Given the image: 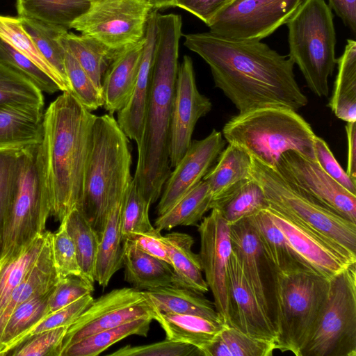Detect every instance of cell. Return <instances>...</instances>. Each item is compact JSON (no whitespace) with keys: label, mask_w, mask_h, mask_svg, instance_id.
<instances>
[{"label":"cell","mask_w":356,"mask_h":356,"mask_svg":"<svg viewBox=\"0 0 356 356\" xmlns=\"http://www.w3.org/2000/svg\"><path fill=\"white\" fill-rule=\"evenodd\" d=\"M329 7L334 10L343 24L353 32H356V0H328Z\"/></svg>","instance_id":"obj_56"},{"label":"cell","mask_w":356,"mask_h":356,"mask_svg":"<svg viewBox=\"0 0 356 356\" xmlns=\"http://www.w3.org/2000/svg\"><path fill=\"white\" fill-rule=\"evenodd\" d=\"M300 356H356V263L330 280L325 303Z\"/></svg>","instance_id":"obj_10"},{"label":"cell","mask_w":356,"mask_h":356,"mask_svg":"<svg viewBox=\"0 0 356 356\" xmlns=\"http://www.w3.org/2000/svg\"><path fill=\"white\" fill-rule=\"evenodd\" d=\"M174 274L175 286L204 294L209 286L202 275L199 254L194 253L193 238L189 234L172 232L163 236Z\"/></svg>","instance_id":"obj_27"},{"label":"cell","mask_w":356,"mask_h":356,"mask_svg":"<svg viewBox=\"0 0 356 356\" xmlns=\"http://www.w3.org/2000/svg\"><path fill=\"white\" fill-rule=\"evenodd\" d=\"M275 350V342L254 338L225 324L204 356H270Z\"/></svg>","instance_id":"obj_40"},{"label":"cell","mask_w":356,"mask_h":356,"mask_svg":"<svg viewBox=\"0 0 356 356\" xmlns=\"http://www.w3.org/2000/svg\"><path fill=\"white\" fill-rule=\"evenodd\" d=\"M144 38L118 55L109 64L102 81L104 108L113 115L129 102L138 76Z\"/></svg>","instance_id":"obj_22"},{"label":"cell","mask_w":356,"mask_h":356,"mask_svg":"<svg viewBox=\"0 0 356 356\" xmlns=\"http://www.w3.org/2000/svg\"><path fill=\"white\" fill-rule=\"evenodd\" d=\"M49 232L45 230L24 246L16 257L0 265V311L36 262Z\"/></svg>","instance_id":"obj_41"},{"label":"cell","mask_w":356,"mask_h":356,"mask_svg":"<svg viewBox=\"0 0 356 356\" xmlns=\"http://www.w3.org/2000/svg\"><path fill=\"white\" fill-rule=\"evenodd\" d=\"M233 0H175L174 7L181 8L199 19L207 25L227 5Z\"/></svg>","instance_id":"obj_55"},{"label":"cell","mask_w":356,"mask_h":356,"mask_svg":"<svg viewBox=\"0 0 356 356\" xmlns=\"http://www.w3.org/2000/svg\"><path fill=\"white\" fill-rule=\"evenodd\" d=\"M248 218L255 229L266 256L277 273L286 274L312 270L293 251L284 234L273 221L267 209Z\"/></svg>","instance_id":"obj_29"},{"label":"cell","mask_w":356,"mask_h":356,"mask_svg":"<svg viewBox=\"0 0 356 356\" xmlns=\"http://www.w3.org/2000/svg\"><path fill=\"white\" fill-rule=\"evenodd\" d=\"M199 257L213 304L223 322L229 325L228 263L232 252L230 226L219 211L211 209L198 225Z\"/></svg>","instance_id":"obj_15"},{"label":"cell","mask_w":356,"mask_h":356,"mask_svg":"<svg viewBox=\"0 0 356 356\" xmlns=\"http://www.w3.org/2000/svg\"><path fill=\"white\" fill-rule=\"evenodd\" d=\"M212 108L210 99L201 94L196 85L193 60L184 56L178 67L172 104L170 165L175 168L192 142V135L198 120Z\"/></svg>","instance_id":"obj_17"},{"label":"cell","mask_w":356,"mask_h":356,"mask_svg":"<svg viewBox=\"0 0 356 356\" xmlns=\"http://www.w3.org/2000/svg\"><path fill=\"white\" fill-rule=\"evenodd\" d=\"M229 226L232 249L239 259L251 290L277 333V270L266 256L248 218Z\"/></svg>","instance_id":"obj_14"},{"label":"cell","mask_w":356,"mask_h":356,"mask_svg":"<svg viewBox=\"0 0 356 356\" xmlns=\"http://www.w3.org/2000/svg\"><path fill=\"white\" fill-rule=\"evenodd\" d=\"M93 300L94 298L92 294H88L60 309L49 314L31 330L22 340L40 332L58 327L71 325L90 305Z\"/></svg>","instance_id":"obj_52"},{"label":"cell","mask_w":356,"mask_h":356,"mask_svg":"<svg viewBox=\"0 0 356 356\" xmlns=\"http://www.w3.org/2000/svg\"><path fill=\"white\" fill-rule=\"evenodd\" d=\"M21 149H0V250L16 191Z\"/></svg>","instance_id":"obj_44"},{"label":"cell","mask_w":356,"mask_h":356,"mask_svg":"<svg viewBox=\"0 0 356 356\" xmlns=\"http://www.w3.org/2000/svg\"><path fill=\"white\" fill-rule=\"evenodd\" d=\"M51 238V232L49 231L36 262L11 293L0 311V338L8 318L19 305L32 298L49 292L60 280L54 261Z\"/></svg>","instance_id":"obj_23"},{"label":"cell","mask_w":356,"mask_h":356,"mask_svg":"<svg viewBox=\"0 0 356 356\" xmlns=\"http://www.w3.org/2000/svg\"><path fill=\"white\" fill-rule=\"evenodd\" d=\"M131 165L129 138L117 120L110 114L96 115L76 209L99 238L110 206L124 197L133 180Z\"/></svg>","instance_id":"obj_4"},{"label":"cell","mask_w":356,"mask_h":356,"mask_svg":"<svg viewBox=\"0 0 356 356\" xmlns=\"http://www.w3.org/2000/svg\"><path fill=\"white\" fill-rule=\"evenodd\" d=\"M110 356H204L195 346L165 338L163 341L140 346L127 345Z\"/></svg>","instance_id":"obj_50"},{"label":"cell","mask_w":356,"mask_h":356,"mask_svg":"<svg viewBox=\"0 0 356 356\" xmlns=\"http://www.w3.org/2000/svg\"><path fill=\"white\" fill-rule=\"evenodd\" d=\"M337 74L329 106L346 122H356V42L348 39L343 53L337 58Z\"/></svg>","instance_id":"obj_31"},{"label":"cell","mask_w":356,"mask_h":356,"mask_svg":"<svg viewBox=\"0 0 356 356\" xmlns=\"http://www.w3.org/2000/svg\"><path fill=\"white\" fill-rule=\"evenodd\" d=\"M51 238L54 261L60 278L69 276L82 278L76 252L67 232L65 219L60 222L56 232H51Z\"/></svg>","instance_id":"obj_49"},{"label":"cell","mask_w":356,"mask_h":356,"mask_svg":"<svg viewBox=\"0 0 356 356\" xmlns=\"http://www.w3.org/2000/svg\"><path fill=\"white\" fill-rule=\"evenodd\" d=\"M69 326H61L31 335L12 348L5 355L61 356L64 337Z\"/></svg>","instance_id":"obj_48"},{"label":"cell","mask_w":356,"mask_h":356,"mask_svg":"<svg viewBox=\"0 0 356 356\" xmlns=\"http://www.w3.org/2000/svg\"><path fill=\"white\" fill-rule=\"evenodd\" d=\"M64 219L75 247L82 278L94 284L100 238L76 208L72 209Z\"/></svg>","instance_id":"obj_38"},{"label":"cell","mask_w":356,"mask_h":356,"mask_svg":"<svg viewBox=\"0 0 356 356\" xmlns=\"http://www.w3.org/2000/svg\"><path fill=\"white\" fill-rule=\"evenodd\" d=\"M142 291L154 310L163 313L196 315L223 322L213 302L203 294L193 290L163 286Z\"/></svg>","instance_id":"obj_30"},{"label":"cell","mask_w":356,"mask_h":356,"mask_svg":"<svg viewBox=\"0 0 356 356\" xmlns=\"http://www.w3.org/2000/svg\"><path fill=\"white\" fill-rule=\"evenodd\" d=\"M152 320L140 318L96 332L69 346L61 356H96L129 336L147 337Z\"/></svg>","instance_id":"obj_39"},{"label":"cell","mask_w":356,"mask_h":356,"mask_svg":"<svg viewBox=\"0 0 356 356\" xmlns=\"http://www.w3.org/2000/svg\"><path fill=\"white\" fill-rule=\"evenodd\" d=\"M24 30L33 41L40 53L55 71L70 92L65 70L66 50L60 42L61 35L67 30L29 18L19 17Z\"/></svg>","instance_id":"obj_34"},{"label":"cell","mask_w":356,"mask_h":356,"mask_svg":"<svg viewBox=\"0 0 356 356\" xmlns=\"http://www.w3.org/2000/svg\"><path fill=\"white\" fill-rule=\"evenodd\" d=\"M152 10L143 0H101L92 3L71 29L103 44L115 58L144 38Z\"/></svg>","instance_id":"obj_11"},{"label":"cell","mask_w":356,"mask_h":356,"mask_svg":"<svg viewBox=\"0 0 356 356\" xmlns=\"http://www.w3.org/2000/svg\"><path fill=\"white\" fill-rule=\"evenodd\" d=\"M122 267L124 280L138 290L175 286V274L171 266L144 252L127 239L123 243Z\"/></svg>","instance_id":"obj_25"},{"label":"cell","mask_w":356,"mask_h":356,"mask_svg":"<svg viewBox=\"0 0 356 356\" xmlns=\"http://www.w3.org/2000/svg\"><path fill=\"white\" fill-rule=\"evenodd\" d=\"M212 201L209 185L202 179L169 210L158 216L154 227L161 232L180 225H197L211 209Z\"/></svg>","instance_id":"obj_33"},{"label":"cell","mask_w":356,"mask_h":356,"mask_svg":"<svg viewBox=\"0 0 356 356\" xmlns=\"http://www.w3.org/2000/svg\"><path fill=\"white\" fill-rule=\"evenodd\" d=\"M222 132L213 129L202 140H192L165 181L156 211L160 216L173 207L207 173L225 146Z\"/></svg>","instance_id":"obj_18"},{"label":"cell","mask_w":356,"mask_h":356,"mask_svg":"<svg viewBox=\"0 0 356 356\" xmlns=\"http://www.w3.org/2000/svg\"><path fill=\"white\" fill-rule=\"evenodd\" d=\"M346 131L348 141L346 173L356 181V122H347Z\"/></svg>","instance_id":"obj_57"},{"label":"cell","mask_w":356,"mask_h":356,"mask_svg":"<svg viewBox=\"0 0 356 356\" xmlns=\"http://www.w3.org/2000/svg\"><path fill=\"white\" fill-rule=\"evenodd\" d=\"M222 134L228 143L271 167L289 151L316 161L312 127L289 108L266 106L238 113L224 125Z\"/></svg>","instance_id":"obj_5"},{"label":"cell","mask_w":356,"mask_h":356,"mask_svg":"<svg viewBox=\"0 0 356 356\" xmlns=\"http://www.w3.org/2000/svg\"><path fill=\"white\" fill-rule=\"evenodd\" d=\"M93 284L76 276L60 278L48 299L49 314L74 302L86 295L91 294Z\"/></svg>","instance_id":"obj_51"},{"label":"cell","mask_w":356,"mask_h":356,"mask_svg":"<svg viewBox=\"0 0 356 356\" xmlns=\"http://www.w3.org/2000/svg\"><path fill=\"white\" fill-rule=\"evenodd\" d=\"M184 37V45L208 64L215 86L239 113L266 106L297 111L307 104L294 63L261 40H232L210 31Z\"/></svg>","instance_id":"obj_1"},{"label":"cell","mask_w":356,"mask_h":356,"mask_svg":"<svg viewBox=\"0 0 356 356\" xmlns=\"http://www.w3.org/2000/svg\"><path fill=\"white\" fill-rule=\"evenodd\" d=\"M149 206L132 180L126 193L121 213V237L123 243L130 234L147 232L155 229L149 218Z\"/></svg>","instance_id":"obj_45"},{"label":"cell","mask_w":356,"mask_h":356,"mask_svg":"<svg viewBox=\"0 0 356 356\" xmlns=\"http://www.w3.org/2000/svg\"><path fill=\"white\" fill-rule=\"evenodd\" d=\"M275 168L318 202L356 223V195L327 175L316 161L289 151L281 156Z\"/></svg>","instance_id":"obj_16"},{"label":"cell","mask_w":356,"mask_h":356,"mask_svg":"<svg viewBox=\"0 0 356 356\" xmlns=\"http://www.w3.org/2000/svg\"><path fill=\"white\" fill-rule=\"evenodd\" d=\"M286 25L289 57L309 90L319 97H327L328 79L337 65L332 10L324 0H305Z\"/></svg>","instance_id":"obj_7"},{"label":"cell","mask_w":356,"mask_h":356,"mask_svg":"<svg viewBox=\"0 0 356 356\" xmlns=\"http://www.w3.org/2000/svg\"><path fill=\"white\" fill-rule=\"evenodd\" d=\"M268 207L262 188L251 178L224 197L214 202L211 209H218L228 225H232Z\"/></svg>","instance_id":"obj_37"},{"label":"cell","mask_w":356,"mask_h":356,"mask_svg":"<svg viewBox=\"0 0 356 356\" xmlns=\"http://www.w3.org/2000/svg\"><path fill=\"white\" fill-rule=\"evenodd\" d=\"M0 38L32 60L51 77L62 92L66 91L55 71L42 56L32 39L24 30L19 17L0 15Z\"/></svg>","instance_id":"obj_42"},{"label":"cell","mask_w":356,"mask_h":356,"mask_svg":"<svg viewBox=\"0 0 356 356\" xmlns=\"http://www.w3.org/2000/svg\"><path fill=\"white\" fill-rule=\"evenodd\" d=\"M42 92L29 80L0 62V104L44 108Z\"/></svg>","instance_id":"obj_43"},{"label":"cell","mask_w":356,"mask_h":356,"mask_svg":"<svg viewBox=\"0 0 356 356\" xmlns=\"http://www.w3.org/2000/svg\"><path fill=\"white\" fill-rule=\"evenodd\" d=\"M152 10L173 6L175 0H143Z\"/></svg>","instance_id":"obj_58"},{"label":"cell","mask_w":356,"mask_h":356,"mask_svg":"<svg viewBox=\"0 0 356 356\" xmlns=\"http://www.w3.org/2000/svg\"><path fill=\"white\" fill-rule=\"evenodd\" d=\"M65 63L70 92L90 112L103 106L102 90L96 86L77 60L67 50Z\"/></svg>","instance_id":"obj_47"},{"label":"cell","mask_w":356,"mask_h":356,"mask_svg":"<svg viewBox=\"0 0 356 356\" xmlns=\"http://www.w3.org/2000/svg\"><path fill=\"white\" fill-rule=\"evenodd\" d=\"M154 312L142 291L131 287L113 289L94 299L83 314L69 326L62 353L69 346L96 332L140 318H152Z\"/></svg>","instance_id":"obj_13"},{"label":"cell","mask_w":356,"mask_h":356,"mask_svg":"<svg viewBox=\"0 0 356 356\" xmlns=\"http://www.w3.org/2000/svg\"><path fill=\"white\" fill-rule=\"evenodd\" d=\"M181 26L179 15L157 13L150 88L133 177L139 193L150 205L160 197L172 172L170 124Z\"/></svg>","instance_id":"obj_2"},{"label":"cell","mask_w":356,"mask_h":356,"mask_svg":"<svg viewBox=\"0 0 356 356\" xmlns=\"http://www.w3.org/2000/svg\"><path fill=\"white\" fill-rule=\"evenodd\" d=\"M250 156L251 178L262 188L269 207L321 236L356 262V223L318 202L275 167Z\"/></svg>","instance_id":"obj_6"},{"label":"cell","mask_w":356,"mask_h":356,"mask_svg":"<svg viewBox=\"0 0 356 356\" xmlns=\"http://www.w3.org/2000/svg\"><path fill=\"white\" fill-rule=\"evenodd\" d=\"M305 1L233 0L207 26L225 38L261 40L286 24Z\"/></svg>","instance_id":"obj_12"},{"label":"cell","mask_w":356,"mask_h":356,"mask_svg":"<svg viewBox=\"0 0 356 356\" xmlns=\"http://www.w3.org/2000/svg\"><path fill=\"white\" fill-rule=\"evenodd\" d=\"M229 326L256 339L276 342L277 333L251 290L232 250L228 268Z\"/></svg>","instance_id":"obj_20"},{"label":"cell","mask_w":356,"mask_h":356,"mask_svg":"<svg viewBox=\"0 0 356 356\" xmlns=\"http://www.w3.org/2000/svg\"><path fill=\"white\" fill-rule=\"evenodd\" d=\"M43 108L0 104V149L23 148L42 140Z\"/></svg>","instance_id":"obj_24"},{"label":"cell","mask_w":356,"mask_h":356,"mask_svg":"<svg viewBox=\"0 0 356 356\" xmlns=\"http://www.w3.org/2000/svg\"><path fill=\"white\" fill-rule=\"evenodd\" d=\"M91 1V3H94V2H97V1H101V0H90Z\"/></svg>","instance_id":"obj_59"},{"label":"cell","mask_w":356,"mask_h":356,"mask_svg":"<svg viewBox=\"0 0 356 356\" xmlns=\"http://www.w3.org/2000/svg\"><path fill=\"white\" fill-rule=\"evenodd\" d=\"M52 290L23 302L11 314L0 338V355H5L49 314L48 299Z\"/></svg>","instance_id":"obj_36"},{"label":"cell","mask_w":356,"mask_h":356,"mask_svg":"<svg viewBox=\"0 0 356 356\" xmlns=\"http://www.w3.org/2000/svg\"><path fill=\"white\" fill-rule=\"evenodd\" d=\"M60 40L65 49L102 90L103 76L114 59L113 55L103 44L82 34L76 35L67 31L61 35Z\"/></svg>","instance_id":"obj_35"},{"label":"cell","mask_w":356,"mask_h":356,"mask_svg":"<svg viewBox=\"0 0 356 356\" xmlns=\"http://www.w3.org/2000/svg\"><path fill=\"white\" fill-rule=\"evenodd\" d=\"M329 286L330 280L313 270L277 271L276 349L300 356L317 324Z\"/></svg>","instance_id":"obj_9"},{"label":"cell","mask_w":356,"mask_h":356,"mask_svg":"<svg viewBox=\"0 0 356 356\" xmlns=\"http://www.w3.org/2000/svg\"><path fill=\"white\" fill-rule=\"evenodd\" d=\"M130 241L138 248L170 264L167 248L161 232L156 228L150 232L130 234L125 240ZM124 240V241H125Z\"/></svg>","instance_id":"obj_54"},{"label":"cell","mask_w":356,"mask_h":356,"mask_svg":"<svg viewBox=\"0 0 356 356\" xmlns=\"http://www.w3.org/2000/svg\"><path fill=\"white\" fill-rule=\"evenodd\" d=\"M0 62L29 80L42 92L53 94L60 90L51 77L1 38Z\"/></svg>","instance_id":"obj_46"},{"label":"cell","mask_w":356,"mask_h":356,"mask_svg":"<svg viewBox=\"0 0 356 356\" xmlns=\"http://www.w3.org/2000/svg\"><path fill=\"white\" fill-rule=\"evenodd\" d=\"M153 311L154 320L163 328L166 339L195 346L204 356L206 349L225 324L196 315Z\"/></svg>","instance_id":"obj_28"},{"label":"cell","mask_w":356,"mask_h":356,"mask_svg":"<svg viewBox=\"0 0 356 356\" xmlns=\"http://www.w3.org/2000/svg\"><path fill=\"white\" fill-rule=\"evenodd\" d=\"M90 0H17L18 17L29 18L67 31L90 8Z\"/></svg>","instance_id":"obj_32"},{"label":"cell","mask_w":356,"mask_h":356,"mask_svg":"<svg viewBox=\"0 0 356 356\" xmlns=\"http://www.w3.org/2000/svg\"><path fill=\"white\" fill-rule=\"evenodd\" d=\"M41 143L22 148L16 191L0 250V265L45 232L51 212Z\"/></svg>","instance_id":"obj_8"},{"label":"cell","mask_w":356,"mask_h":356,"mask_svg":"<svg viewBox=\"0 0 356 356\" xmlns=\"http://www.w3.org/2000/svg\"><path fill=\"white\" fill-rule=\"evenodd\" d=\"M267 210L293 251L309 268L320 275L330 280L348 265L356 263L312 231L270 207Z\"/></svg>","instance_id":"obj_19"},{"label":"cell","mask_w":356,"mask_h":356,"mask_svg":"<svg viewBox=\"0 0 356 356\" xmlns=\"http://www.w3.org/2000/svg\"><path fill=\"white\" fill-rule=\"evenodd\" d=\"M156 10L148 17L145 34V42L136 83L133 93L126 105L118 112V123L131 140L140 143L146 105L148 99L152 72L154 63L156 32Z\"/></svg>","instance_id":"obj_21"},{"label":"cell","mask_w":356,"mask_h":356,"mask_svg":"<svg viewBox=\"0 0 356 356\" xmlns=\"http://www.w3.org/2000/svg\"><path fill=\"white\" fill-rule=\"evenodd\" d=\"M95 118L67 91L44 113L41 146L46 181L51 215L60 222L80 202Z\"/></svg>","instance_id":"obj_3"},{"label":"cell","mask_w":356,"mask_h":356,"mask_svg":"<svg viewBox=\"0 0 356 356\" xmlns=\"http://www.w3.org/2000/svg\"><path fill=\"white\" fill-rule=\"evenodd\" d=\"M251 156L245 149L228 143L219 154L216 164L202 179L209 185L212 204L251 179Z\"/></svg>","instance_id":"obj_26"},{"label":"cell","mask_w":356,"mask_h":356,"mask_svg":"<svg viewBox=\"0 0 356 356\" xmlns=\"http://www.w3.org/2000/svg\"><path fill=\"white\" fill-rule=\"evenodd\" d=\"M314 149L316 160L321 168L344 188L356 195V181L342 168L327 143L316 135L314 138Z\"/></svg>","instance_id":"obj_53"}]
</instances>
